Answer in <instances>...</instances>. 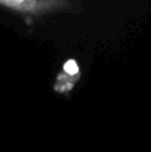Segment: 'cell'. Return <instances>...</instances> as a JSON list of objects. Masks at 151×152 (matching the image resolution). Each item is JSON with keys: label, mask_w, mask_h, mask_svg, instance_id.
Masks as SVG:
<instances>
[{"label": "cell", "mask_w": 151, "mask_h": 152, "mask_svg": "<svg viewBox=\"0 0 151 152\" xmlns=\"http://www.w3.org/2000/svg\"><path fill=\"white\" fill-rule=\"evenodd\" d=\"M76 4V0H0V7L28 19L71 12Z\"/></svg>", "instance_id": "cell-1"}]
</instances>
